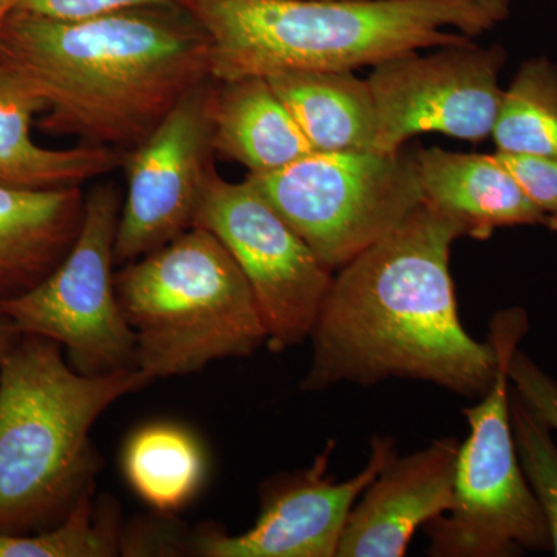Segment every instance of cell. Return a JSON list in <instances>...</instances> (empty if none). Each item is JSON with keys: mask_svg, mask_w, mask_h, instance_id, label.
<instances>
[{"mask_svg": "<svg viewBox=\"0 0 557 557\" xmlns=\"http://www.w3.org/2000/svg\"><path fill=\"white\" fill-rule=\"evenodd\" d=\"M194 226L214 234L247 277L271 351L281 354L310 338L335 271L247 180L228 182L211 168Z\"/></svg>", "mask_w": 557, "mask_h": 557, "instance_id": "9", "label": "cell"}, {"mask_svg": "<svg viewBox=\"0 0 557 557\" xmlns=\"http://www.w3.org/2000/svg\"><path fill=\"white\" fill-rule=\"evenodd\" d=\"M527 330L522 309L500 311L491 322L496 381L479 405L463 409L469 435L458 449L453 505L423 527L428 556L512 557L552 549L547 522L520 467L509 412L508 362Z\"/></svg>", "mask_w": 557, "mask_h": 557, "instance_id": "6", "label": "cell"}, {"mask_svg": "<svg viewBox=\"0 0 557 557\" xmlns=\"http://www.w3.org/2000/svg\"><path fill=\"white\" fill-rule=\"evenodd\" d=\"M46 109V100L30 76L0 54V185L72 188L123 168L126 150L38 145L32 134L33 121Z\"/></svg>", "mask_w": 557, "mask_h": 557, "instance_id": "14", "label": "cell"}, {"mask_svg": "<svg viewBox=\"0 0 557 557\" xmlns=\"http://www.w3.org/2000/svg\"><path fill=\"white\" fill-rule=\"evenodd\" d=\"M461 237L457 220L423 201L339 269L311 330L300 391L397 379L482 398L496 381L498 355L458 314L449 260Z\"/></svg>", "mask_w": 557, "mask_h": 557, "instance_id": "1", "label": "cell"}, {"mask_svg": "<svg viewBox=\"0 0 557 557\" xmlns=\"http://www.w3.org/2000/svg\"><path fill=\"white\" fill-rule=\"evenodd\" d=\"M148 7L79 21L13 11L0 54L38 86L42 131L131 150L194 87L211 79L209 40L193 17Z\"/></svg>", "mask_w": 557, "mask_h": 557, "instance_id": "2", "label": "cell"}, {"mask_svg": "<svg viewBox=\"0 0 557 557\" xmlns=\"http://www.w3.org/2000/svg\"><path fill=\"white\" fill-rule=\"evenodd\" d=\"M496 157L557 231V159L502 152Z\"/></svg>", "mask_w": 557, "mask_h": 557, "instance_id": "25", "label": "cell"}, {"mask_svg": "<svg viewBox=\"0 0 557 557\" xmlns=\"http://www.w3.org/2000/svg\"><path fill=\"white\" fill-rule=\"evenodd\" d=\"M245 180L332 271L387 236L424 201L417 153L403 148L310 152Z\"/></svg>", "mask_w": 557, "mask_h": 557, "instance_id": "7", "label": "cell"}, {"mask_svg": "<svg viewBox=\"0 0 557 557\" xmlns=\"http://www.w3.org/2000/svg\"><path fill=\"white\" fill-rule=\"evenodd\" d=\"M185 0H16L14 11L58 21H79L119 11L174 7Z\"/></svg>", "mask_w": 557, "mask_h": 557, "instance_id": "26", "label": "cell"}, {"mask_svg": "<svg viewBox=\"0 0 557 557\" xmlns=\"http://www.w3.org/2000/svg\"><path fill=\"white\" fill-rule=\"evenodd\" d=\"M417 153L424 201L457 220L465 236L487 240L511 226L553 228L496 153L453 152L432 146Z\"/></svg>", "mask_w": 557, "mask_h": 557, "instance_id": "15", "label": "cell"}, {"mask_svg": "<svg viewBox=\"0 0 557 557\" xmlns=\"http://www.w3.org/2000/svg\"><path fill=\"white\" fill-rule=\"evenodd\" d=\"M458 449L440 438L392 458L351 508L336 557L405 556L418 528L453 505Z\"/></svg>", "mask_w": 557, "mask_h": 557, "instance_id": "13", "label": "cell"}, {"mask_svg": "<svg viewBox=\"0 0 557 557\" xmlns=\"http://www.w3.org/2000/svg\"><path fill=\"white\" fill-rule=\"evenodd\" d=\"M505 62L504 47L483 49L469 40L375 65L368 78L379 116L375 152H395L408 139L431 132L485 141L504 95L498 75Z\"/></svg>", "mask_w": 557, "mask_h": 557, "instance_id": "10", "label": "cell"}, {"mask_svg": "<svg viewBox=\"0 0 557 557\" xmlns=\"http://www.w3.org/2000/svg\"><path fill=\"white\" fill-rule=\"evenodd\" d=\"M61 348L22 335L0 373V534L57 527L95 493L102 468L95 421L152 383L138 369L81 375Z\"/></svg>", "mask_w": 557, "mask_h": 557, "instance_id": "4", "label": "cell"}, {"mask_svg": "<svg viewBox=\"0 0 557 557\" xmlns=\"http://www.w3.org/2000/svg\"><path fill=\"white\" fill-rule=\"evenodd\" d=\"M16 0H0V33H2L3 24L14 11Z\"/></svg>", "mask_w": 557, "mask_h": 557, "instance_id": "28", "label": "cell"}, {"mask_svg": "<svg viewBox=\"0 0 557 557\" xmlns=\"http://www.w3.org/2000/svg\"><path fill=\"white\" fill-rule=\"evenodd\" d=\"M515 0H185L215 83L285 70L354 72L460 46L508 20Z\"/></svg>", "mask_w": 557, "mask_h": 557, "instance_id": "3", "label": "cell"}, {"mask_svg": "<svg viewBox=\"0 0 557 557\" xmlns=\"http://www.w3.org/2000/svg\"><path fill=\"white\" fill-rule=\"evenodd\" d=\"M123 520L119 504L95 493L81 498L67 518L38 533L0 534V557H115L120 556Z\"/></svg>", "mask_w": 557, "mask_h": 557, "instance_id": "21", "label": "cell"}, {"mask_svg": "<svg viewBox=\"0 0 557 557\" xmlns=\"http://www.w3.org/2000/svg\"><path fill=\"white\" fill-rule=\"evenodd\" d=\"M333 449L329 442L309 468L263 483L258 520L244 534L211 523L193 530L189 556L336 557L351 508L398 450L394 438H373L368 465L336 482L329 474Z\"/></svg>", "mask_w": 557, "mask_h": 557, "instance_id": "12", "label": "cell"}, {"mask_svg": "<svg viewBox=\"0 0 557 557\" xmlns=\"http://www.w3.org/2000/svg\"><path fill=\"white\" fill-rule=\"evenodd\" d=\"M508 376L523 405L557 432V381L519 347L509 358Z\"/></svg>", "mask_w": 557, "mask_h": 557, "instance_id": "24", "label": "cell"}, {"mask_svg": "<svg viewBox=\"0 0 557 557\" xmlns=\"http://www.w3.org/2000/svg\"><path fill=\"white\" fill-rule=\"evenodd\" d=\"M115 288L135 335V369L150 381L190 375L267 346L247 277L200 226L123 265Z\"/></svg>", "mask_w": 557, "mask_h": 557, "instance_id": "5", "label": "cell"}, {"mask_svg": "<svg viewBox=\"0 0 557 557\" xmlns=\"http://www.w3.org/2000/svg\"><path fill=\"white\" fill-rule=\"evenodd\" d=\"M497 152L557 159V65L545 57L520 65L502 95L491 132Z\"/></svg>", "mask_w": 557, "mask_h": 557, "instance_id": "20", "label": "cell"}, {"mask_svg": "<svg viewBox=\"0 0 557 557\" xmlns=\"http://www.w3.org/2000/svg\"><path fill=\"white\" fill-rule=\"evenodd\" d=\"M512 434L523 475L547 522L553 555L557 557V443L553 431L509 392Z\"/></svg>", "mask_w": 557, "mask_h": 557, "instance_id": "22", "label": "cell"}, {"mask_svg": "<svg viewBox=\"0 0 557 557\" xmlns=\"http://www.w3.org/2000/svg\"><path fill=\"white\" fill-rule=\"evenodd\" d=\"M193 531L172 515L138 516L123 523L120 556H189Z\"/></svg>", "mask_w": 557, "mask_h": 557, "instance_id": "23", "label": "cell"}, {"mask_svg": "<svg viewBox=\"0 0 557 557\" xmlns=\"http://www.w3.org/2000/svg\"><path fill=\"white\" fill-rule=\"evenodd\" d=\"M212 84L208 79L189 90L145 141L124 153L127 189L115 265L143 258L193 228L205 180L214 168Z\"/></svg>", "mask_w": 557, "mask_h": 557, "instance_id": "11", "label": "cell"}, {"mask_svg": "<svg viewBox=\"0 0 557 557\" xmlns=\"http://www.w3.org/2000/svg\"><path fill=\"white\" fill-rule=\"evenodd\" d=\"M132 491L156 511L185 508L203 487L208 458L193 431L175 423H149L132 432L121 453Z\"/></svg>", "mask_w": 557, "mask_h": 557, "instance_id": "19", "label": "cell"}, {"mask_svg": "<svg viewBox=\"0 0 557 557\" xmlns=\"http://www.w3.org/2000/svg\"><path fill=\"white\" fill-rule=\"evenodd\" d=\"M83 186L25 189L0 185V300L35 288L78 239Z\"/></svg>", "mask_w": 557, "mask_h": 557, "instance_id": "16", "label": "cell"}, {"mask_svg": "<svg viewBox=\"0 0 557 557\" xmlns=\"http://www.w3.org/2000/svg\"><path fill=\"white\" fill-rule=\"evenodd\" d=\"M314 152H375L379 116L354 72L285 70L265 76Z\"/></svg>", "mask_w": 557, "mask_h": 557, "instance_id": "18", "label": "cell"}, {"mask_svg": "<svg viewBox=\"0 0 557 557\" xmlns=\"http://www.w3.org/2000/svg\"><path fill=\"white\" fill-rule=\"evenodd\" d=\"M212 148L247 168L267 174L314 152L292 113L263 76L212 84Z\"/></svg>", "mask_w": 557, "mask_h": 557, "instance_id": "17", "label": "cell"}, {"mask_svg": "<svg viewBox=\"0 0 557 557\" xmlns=\"http://www.w3.org/2000/svg\"><path fill=\"white\" fill-rule=\"evenodd\" d=\"M123 194L113 182L86 193L78 239L30 292L0 300V314L22 335L54 341L81 375L135 369V335L115 288V239Z\"/></svg>", "mask_w": 557, "mask_h": 557, "instance_id": "8", "label": "cell"}, {"mask_svg": "<svg viewBox=\"0 0 557 557\" xmlns=\"http://www.w3.org/2000/svg\"><path fill=\"white\" fill-rule=\"evenodd\" d=\"M21 336L22 333L13 324V321L0 314V373H2L5 359L9 358L10 351L16 346Z\"/></svg>", "mask_w": 557, "mask_h": 557, "instance_id": "27", "label": "cell"}]
</instances>
